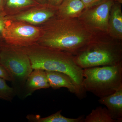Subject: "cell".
Segmentation results:
<instances>
[{"label":"cell","mask_w":122,"mask_h":122,"mask_svg":"<svg viewBox=\"0 0 122 122\" xmlns=\"http://www.w3.org/2000/svg\"><path fill=\"white\" fill-rule=\"evenodd\" d=\"M39 26L41 34L37 44L73 55L94 35L78 18H60L55 16Z\"/></svg>","instance_id":"obj_1"},{"label":"cell","mask_w":122,"mask_h":122,"mask_svg":"<svg viewBox=\"0 0 122 122\" xmlns=\"http://www.w3.org/2000/svg\"><path fill=\"white\" fill-rule=\"evenodd\" d=\"M19 48L28 55L33 70L57 71L68 75L83 97L85 91L82 86L83 69L75 63L73 55L37 44Z\"/></svg>","instance_id":"obj_2"},{"label":"cell","mask_w":122,"mask_h":122,"mask_svg":"<svg viewBox=\"0 0 122 122\" xmlns=\"http://www.w3.org/2000/svg\"><path fill=\"white\" fill-rule=\"evenodd\" d=\"M74 56L75 63L82 69L118 65L122 63V40L108 34H94Z\"/></svg>","instance_id":"obj_3"},{"label":"cell","mask_w":122,"mask_h":122,"mask_svg":"<svg viewBox=\"0 0 122 122\" xmlns=\"http://www.w3.org/2000/svg\"><path fill=\"white\" fill-rule=\"evenodd\" d=\"M83 76L85 91L99 98L108 96L122 86V63L83 69Z\"/></svg>","instance_id":"obj_4"},{"label":"cell","mask_w":122,"mask_h":122,"mask_svg":"<svg viewBox=\"0 0 122 122\" xmlns=\"http://www.w3.org/2000/svg\"><path fill=\"white\" fill-rule=\"evenodd\" d=\"M0 63L11 78L16 95L25 97V87L27 79L33 69L29 56L19 47L0 43Z\"/></svg>","instance_id":"obj_5"},{"label":"cell","mask_w":122,"mask_h":122,"mask_svg":"<svg viewBox=\"0 0 122 122\" xmlns=\"http://www.w3.org/2000/svg\"><path fill=\"white\" fill-rule=\"evenodd\" d=\"M41 34L40 26L6 19L3 33V41L15 47H26L37 44Z\"/></svg>","instance_id":"obj_6"},{"label":"cell","mask_w":122,"mask_h":122,"mask_svg":"<svg viewBox=\"0 0 122 122\" xmlns=\"http://www.w3.org/2000/svg\"><path fill=\"white\" fill-rule=\"evenodd\" d=\"M115 0H104L102 2L85 10L78 19L94 34H109L110 11Z\"/></svg>","instance_id":"obj_7"},{"label":"cell","mask_w":122,"mask_h":122,"mask_svg":"<svg viewBox=\"0 0 122 122\" xmlns=\"http://www.w3.org/2000/svg\"><path fill=\"white\" fill-rule=\"evenodd\" d=\"M57 10L48 5H38L14 15L6 16L5 18L39 26L56 16Z\"/></svg>","instance_id":"obj_8"},{"label":"cell","mask_w":122,"mask_h":122,"mask_svg":"<svg viewBox=\"0 0 122 122\" xmlns=\"http://www.w3.org/2000/svg\"><path fill=\"white\" fill-rule=\"evenodd\" d=\"M47 81L50 87L54 90L66 87L79 98H83L73 81L68 75L62 72L45 71Z\"/></svg>","instance_id":"obj_9"},{"label":"cell","mask_w":122,"mask_h":122,"mask_svg":"<svg viewBox=\"0 0 122 122\" xmlns=\"http://www.w3.org/2000/svg\"><path fill=\"white\" fill-rule=\"evenodd\" d=\"M99 102L105 105L109 115L118 122L122 121V86L114 93L99 99Z\"/></svg>","instance_id":"obj_10"},{"label":"cell","mask_w":122,"mask_h":122,"mask_svg":"<svg viewBox=\"0 0 122 122\" xmlns=\"http://www.w3.org/2000/svg\"><path fill=\"white\" fill-rule=\"evenodd\" d=\"M109 34L116 39L122 40V12L121 2L115 0L110 11Z\"/></svg>","instance_id":"obj_11"},{"label":"cell","mask_w":122,"mask_h":122,"mask_svg":"<svg viewBox=\"0 0 122 122\" xmlns=\"http://www.w3.org/2000/svg\"><path fill=\"white\" fill-rule=\"evenodd\" d=\"M33 70L28 77L25 83V98L30 96L35 91L50 87L46 78L45 71L40 69Z\"/></svg>","instance_id":"obj_12"},{"label":"cell","mask_w":122,"mask_h":122,"mask_svg":"<svg viewBox=\"0 0 122 122\" xmlns=\"http://www.w3.org/2000/svg\"><path fill=\"white\" fill-rule=\"evenodd\" d=\"M85 9L81 0H64L57 9L56 16L64 18H78Z\"/></svg>","instance_id":"obj_13"},{"label":"cell","mask_w":122,"mask_h":122,"mask_svg":"<svg viewBox=\"0 0 122 122\" xmlns=\"http://www.w3.org/2000/svg\"><path fill=\"white\" fill-rule=\"evenodd\" d=\"M39 5L34 0H4V12L6 16L14 15Z\"/></svg>","instance_id":"obj_14"},{"label":"cell","mask_w":122,"mask_h":122,"mask_svg":"<svg viewBox=\"0 0 122 122\" xmlns=\"http://www.w3.org/2000/svg\"><path fill=\"white\" fill-rule=\"evenodd\" d=\"M61 111V110L45 117H42L39 115L29 114L26 118L29 122H83L84 116L76 118L66 117L62 115Z\"/></svg>","instance_id":"obj_15"},{"label":"cell","mask_w":122,"mask_h":122,"mask_svg":"<svg viewBox=\"0 0 122 122\" xmlns=\"http://www.w3.org/2000/svg\"><path fill=\"white\" fill-rule=\"evenodd\" d=\"M83 122H118L110 116L106 107H98L84 118Z\"/></svg>","instance_id":"obj_16"},{"label":"cell","mask_w":122,"mask_h":122,"mask_svg":"<svg viewBox=\"0 0 122 122\" xmlns=\"http://www.w3.org/2000/svg\"><path fill=\"white\" fill-rule=\"evenodd\" d=\"M16 95L13 87L10 86L6 81L0 78V99L11 102Z\"/></svg>","instance_id":"obj_17"},{"label":"cell","mask_w":122,"mask_h":122,"mask_svg":"<svg viewBox=\"0 0 122 122\" xmlns=\"http://www.w3.org/2000/svg\"><path fill=\"white\" fill-rule=\"evenodd\" d=\"M6 16V14L4 11H0V43L4 42L3 33L5 25Z\"/></svg>","instance_id":"obj_18"},{"label":"cell","mask_w":122,"mask_h":122,"mask_svg":"<svg viewBox=\"0 0 122 122\" xmlns=\"http://www.w3.org/2000/svg\"><path fill=\"white\" fill-rule=\"evenodd\" d=\"M0 78L5 81L11 82V77L5 68L0 63Z\"/></svg>","instance_id":"obj_19"},{"label":"cell","mask_w":122,"mask_h":122,"mask_svg":"<svg viewBox=\"0 0 122 122\" xmlns=\"http://www.w3.org/2000/svg\"><path fill=\"white\" fill-rule=\"evenodd\" d=\"M85 5L86 9L89 8L99 4L104 0H81Z\"/></svg>","instance_id":"obj_20"},{"label":"cell","mask_w":122,"mask_h":122,"mask_svg":"<svg viewBox=\"0 0 122 122\" xmlns=\"http://www.w3.org/2000/svg\"><path fill=\"white\" fill-rule=\"evenodd\" d=\"M64 0H48V5L53 8L57 9Z\"/></svg>","instance_id":"obj_21"},{"label":"cell","mask_w":122,"mask_h":122,"mask_svg":"<svg viewBox=\"0 0 122 122\" xmlns=\"http://www.w3.org/2000/svg\"><path fill=\"white\" fill-rule=\"evenodd\" d=\"M38 4L42 5H48V0H34Z\"/></svg>","instance_id":"obj_22"},{"label":"cell","mask_w":122,"mask_h":122,"mask_svg":"<svg viewBox=\"0 0 122 122\" xmlns=\"http://www.w3.org/2000/svg\"><path fill=\"white\" fill-rule=\"evenodd\" d=\"M4 0H0V11H4Z\"/></svg>","instance_id":"obj_23"}]
</instances>
